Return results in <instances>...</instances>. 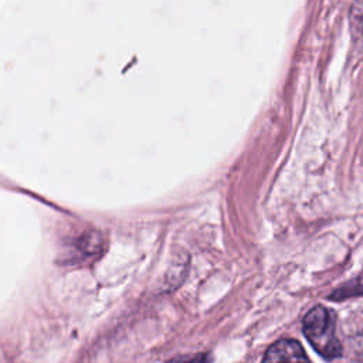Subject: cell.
<instances>
[{
    "mask_svg": "<svg viewBox=\"0 0 363 363\" xmlns=\"http://www.w3.org/2000/svg\"><path fill=\"white\" fill-rule=\"evenodd\" d=\"M302 328L305 337L322 357L332 360L340 356L342 346L336 337L335 316L328 308L311 309L303 318Z\"/></svg>",
    "mask_w": 363,
    "mask_h": 363,
    "instance_id": "obj_1",
    "label": "cell"
},
{
    "mask_svg": "<svg viewBox=\"0 0 363 363\" xmlns=\"http://www.w3.org/2000/svg\"><path fill=\"white\" fill-rule=\"evenodd\" d=\"M264 362H308L303 347L294 339L275 342L264 354Z\"/></svg>",
    "mask_w": 363,
    "mask_h": 363,
    "instance_id": "obj_2",
    "label": "cell"
},
{
    "mask_svg": "<svg viewBox=\"0 0 363 363\" xmlns=\"http://www.w3.org/2000/svg\"><path fill=\"white\" fill-rule=\"evenodd\" d=\"M102 250V237L95 233L89 231L78 237L77 242L74 244V251L77 254V258L79 259H91L96 257Z\"/></svg>",
    "mask_w": 363,
    "mask_h": 363,
    "instance_id": "obj_3",
    "label": "cell"
},
{
    "mask_svg": "<svg viewBox=\"0 0 363 363\" xmlns=\"http://www.w3.org/2000/svg\"><path fill=\"white\" fill-rule=\"evenodd\" d=\"M357 346H359V350L363 353V332L357 336Z\"/></svg>",
    "mask_w": 363,
    "mask_h": 363,
    "instance_id": "obj_4",
    "label": "cell"
}]
</instances>
